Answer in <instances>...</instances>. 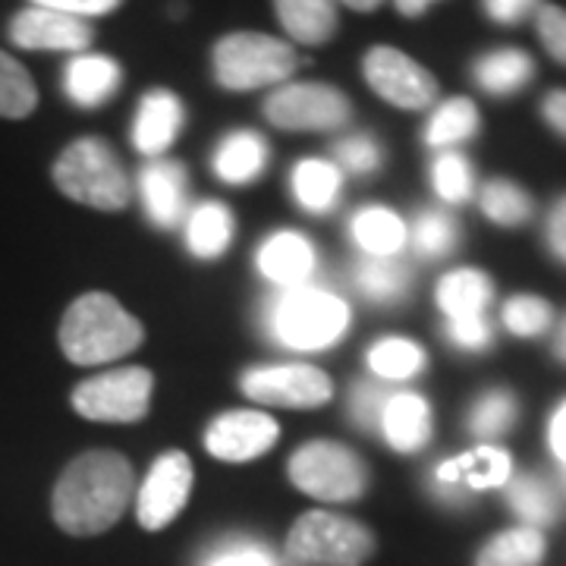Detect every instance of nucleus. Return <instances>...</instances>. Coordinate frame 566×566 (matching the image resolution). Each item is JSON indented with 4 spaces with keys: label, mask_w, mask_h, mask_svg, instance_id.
Listing matches in <instances>:
<instances>
[{
    "label": "nucleus",
    "mask_w": 566,
    "mask_h": 566,
    "mask_svg": "<svg viewBox=\"0 0 566 566\" xmlns=\"http://www.w3.org/2000/svg\"><path fill=\"white\" fill-rule=\"evenodd\" d=\"M136 501V472L117 450H85L54 485V523L76 538L102 535Z\"/></svg>",
    "instance_id": "1"
},
{
    "label": "nucleus",
    "mask_w": 566,
    "mask_h": 566,
    "mask_svg": "<svg viewBox=\"0 0 566 566\" xmlns=\"http://www.w3.org/2000/svg\"><path fill=\"white\" fill-rule=\"evenodd\" d=\"M349 305L322 286H293L271 293L262 305V331L283 349L322 353L346 337Z\"/></svg>",
    "instance_id": "2"
},
{
    "label": "nucleus",
    "mask_w": 566,
    "mask_h": 566,
    "mask_svg": "<svg viewBox=\"0 0 566 566\" xmlns=\"http://www.w3.org/2000/svg\"><path fill=\"white\" fill-rule=\"evenodd\" d=\"M145 340V327L111 293H85L63 312L57 344L73 365H104L129 356Z\"/></svg>",
    "instance_id": "3"
},
{
    "label": "nucleus",
    "mask_w": 566,
    "mask_h": 566,
    "mask_svg": "<svg viewBox=\"0 0 566 566\" xmlns=\"http://www.w3.org/2000/svg\"><path fill=\"white\" fill-rule=\"evenodd\" d=\"M54 186L66 199L95 208L123 211L133 202V182L117 151L98 136H85L66 145L54 161Z\"/></svg>",
    "instance_id": "4"
},
{
    "label": "nucleus",
    "mask_w": 566,
    "mask_h": 566,
    "mask_svg": "<svg viewBox=\"0 0 566 566\" xmlns=\"http://www.w3.org/2000/svg\"><path fill=\"white\" fill-rule=\"evenodd\" d=\"M300 57L286 41L264 32H230L211 48L214 80L227 92H255L283 85L296 73Z\"/></svg>",
    "instance_id": "5"
},
{
    "label": "nucleus",
    "mask_w": 566,
    "mask_h": 566,
    "mask_svg": "<svg viewBox=\"0 0 566 566\" xmlns=\"http://www.w3.org/2000/svg\"><path fill=\"white\" fill-rule=\"evenodd\" d=\"M375 554V532L349 516L312 510L286 535L290 566H363Z\"/></svg>",
    "instance_id": "6"
},
{
    "label": "nucleus",
    "mask_w": 566,
    "mask_h": 566,
    "mask_svg": "<svg viewBox=\"0 0 566 566\" xmlns=\"http://www.w3.org/2000/svg\"><path fill=\"white\" fill-rule=\"evenodd\" d=\"M290 482L324 504H349L368 491V465L337 441H308L286 463Z\"/></svg>",
    "instance_id": "7"
},
{
    "label": "nucleus",
    "mask_w": 566,
    "mask_h": 566,
    "mask_svg": "<svg viewBox=\"0 0 566 566\" xmlns=\"http://www.w3.org/2000/svg\"><path fill=\"white\" fill-rule=\"evenodd\" d=\"M155 375L142 365L114 368L76 385L70 403L88 422L133 424L148 416Z\"/></svg>",
    "instance_id": "8"
},
{
    "label": "nucleus",
    "mask_w": 566,
    "mask_h": 566,
    "mask_svg": "<svg viewBox=\"0 0 566 566\" xmlns=\"http://www.w3.org/2000/svg\"><path fill=\"white\" fill-rule=\"evenodd\" d=\"M262 114L286 133H331L353 120V102L324 82H283L268 95Z\"/></svg>",
    "instance_id": "9"
},
{
    "label": "nucleus",
    "mask_w": 566,
    "mask_h": 566,
    "mask_svg": "<svg viewBox=\"0 0 566 566\" xmlns=\"http://www.w3.org/2000/svg\"><path fill=\"white\" fill-rule=\"evenodd\" d=\"M240 390L262 406L318 409L334 397V381L327 371L305 363L259 365V368H245Z\"/></svg>",
    "instance_id": "10"
},
{
    "label": "nucleus",
    "mask_w": 566,
    "mask_h": 566,
    "mask_svg": "<svg viewBox=\"0 0 566 566\" xmlns=\"http://www.w3.org/2000/svg\"><path fill=\"white\" fill-rule=\"evenodd\" d=\"M363 76L375 95L403 111H424L438 102V80L400 48L378 44L363 57Z\"/></svg>",
    "instance_id": "11"
},
{
    "label": "nucleus",
    "mask_w": 566,
    "mask_h": 566,
    "mask_svg": "<svg viewBox=\"0 0 566 566\" xmlns=\"http://www.w3.org/2000/svg\"><path fill=\"white\" fill-rule=\"evenodd\" d=\"M513 479V460L504 447L482 444L431 472V494L447 506H465L485 488H504Z\"/></svg>",
    "instance_id": "12"
},
{
    "label": "nucleus",
    "mask_w": 566,
    "mask_h": 566,
    "mask_svg": "<svg viewBox=\"0 0 566 566\" xmlns=\"http://www.w3.org/2000/svg\"><path fill=\"white\" fill-rule=\"evenodd\" d=\"M192 479H196V469H192V460L182 450L161 453L148 469L142 488H136L133 504H136L139 526L148 528V532L170 526L180 516L189 494H192Z\"/></svg>",
    "instance_id": "13"
},
{
    "label": "nucleus",
    "mask_w": 566,
    "mask_h": 566,
    "mask_svg": "<svg viewBox=\"0 0 566 566\" xmlns=\"http://www.w3.org/2000/svg\"><path fill=\"white\" fill-rule=\"evenodd\" d=\"M281 438V424L259 409L221 412L205 431V450L223 463H252Z\"/></svg>",
    "instance_id": "14"
},
{
    "label": "nucleus",
    "mask_w": 566,
    "mask_h": 566,
    "mask_svg": "<svg viewBox=\"0 0 566 566\" xmlns=\"http://www.w3.org/2000/svg\"><path fill=\"white\" fill-rule=\"evenodd\" d=\"M10 41L22 51H63V54H85L95 39L88 20L70 17L51 7H25L10 22Z\"/></svg>",
    "instance_id": "15"
},
{
    "label": "nucleus",
    "mask_w": 566,
    "mask_h": 566,
    "mask_svg": "<svg viewBox=\"0 0 566 566\" xmlns=\"http://www.w3.org/2000/svg\"><path fill=\"white\" fill-rule=\"evenodd\" d=\"M139 199L145 218L158 230H174L189 218V174L174 158H155L139 170Z\"/></svg>",
    "instance_id": "16"
},
{
    "label": "nucleus",
    "mask_w": 566,
    "mask_h": 566,
    "mask_svg": "<svg viewBox=\"0 0 566 566\" xmlns=\"http://www.w3.org/2000/svg\"><path fill=\"white\" fill-rule=\"evenodd\" d=\"M255 264H259L264 281L274 283L277 290H293V286H305L315 277L318 249L296 230H277L262 243Z\"/></svg>",
    "instance_id": "17"
},
{
    "label": "nucleus",
    "mask_w": 566,
    "mask_h": 566,
    "mask_svg": "<svg viewBox=\"0 0 566 566\" xmlns=\"http://www.w3.org/2000/svg\"><path fill=\"white\" fill-rule=\"evenodd\" d=\"M182 123H186V111L174 92H167V88L145 92L136 107V117H133V133H129L133 148L148 161L161 158L180 136Z\"/></svg>",
    "instance_id": "18"
},
{
    "label": "nucleus",
    "mask_w": 566,
    "mask_h": 566,
    "mask_svg": "<svg viewBox=\"0 0 566 566\" xmlns=\"http://www.w3.org/2000/svg\"><path fill=\"white\" fill-rule=\"evenodd\" d=\"M120 63L107 54H73L63 66V95L76 107H102L120 92Z\"/></svg>",
    "instance_id": "19"
},
{
    "label": "nucleus",
    "mask_w": 566,
    "mask_h": 566,
    "mask_svg": "<svg viewBox=\"0 0 566 566\" xmlns=\"http://www.w3.org/2000/svg\"><path fill=\"white\" fill-rule=\"evenodd\" d=\"M431 406L422 394L416 390H394L381 412L378 431L385 434L387 447H394L397 453H419L431 441Z\"/></svg>",
    "instance_id": "20"
},
{
    "label": "nucleus",
    "mask_w": 566,
    "mask_h": 566,
    "mask_svg": "<svg viewBox=\"0 0 566 566\" xmlns=\"http://www.w3.org/2000/svg\"><path fill=\"white\" fill-rule=\"evenodd\" d=\"M434 300L444 322L488 318V305L494 303V281L479 268H457L441 277Z\"/></svg>",
    "instance_id": "21"
},
{
    "label": "nucleus",
    "mask_w": 566,
    "mask_h": 566,
    "mask_svg": "<svg viewBox=\"0 0 566 566\" xmlns=\"http://www.w3.org/2000/svg\"><path fill=\"white\" fill-rule=\"evenodd\" d=\"M472 80L491 98H513L535 80V61L523 48H494L472 61Z\"/></svg>",
    "instance_id": "22"
},
{
    "label": "nucleus",
    "mask_w": 566,
    "mask_h": 566,
    "mask_svg": "<svg viewBox=\"0 0 566 566\" xmlns=\"http://www.w3.org/2000/svg\"><path fill=\"white\" fill-rule=\"evenodd\" d=\"M268 155H271V148H268V139H264L262 133H255V129H233V133H227L218 142L211 167H214V174L223 182L249 186V182H255L264 174Z\"/></svg>",
    "instance_id": "23"
},
{
    "label": "nucleus",
    "mask_w": 566,
    "mask_h": 566,
    "mask_svg": "<svg viewBox=\"0 0 566 566\" xmlns=\"http://www.w3.org/2000/svg\"><path fill=\"white\" fill-rule=\"evenodd\" d=\"M353 286L368 303L397 305L403 303L412 290V268L400 255H390V259L359 255V262L353 264Z\"/></svg>",
    "instance_id": "24"
},
{
    "label": "nucleus",
    "mask_w": 566,
    "mask_h": 566,
    "mask_svg": "<svg viewBox=\"0 0 566 566\" xmlns=\"http://www.w3.org/2000/svg\"><path fill=\"white\" fill-rule=\"evenodd\" d=\"M283 32L300 44L318 48L337 35V0H274Z\"/></svg>",
    "instance_id": "25"
},
{
    "label": "nucleus",
    "mask_w": 566,
    "mask_h": 566,
    "mask_svg": "<svg viewBox=\"0 0 566 566\" xmlns=\"http://www.w3.org/2000/svg\"><path fill=\"white\" fill-rule=\"evenodd\" d=\"M182 230H186V249L196 259L211 262V259H221L230 249L237 221H233V211L223 202H202L189 211Z\"/></svg>",
    "instance_id": "26"
},
{
    "label": "nucleus",
    "mask_w": 566,
    "mask_h": 566,
    "mask_svg": "<svg viewBox=\"0 0 566 566\" xmlns=\"http://www.w3.org/2000/svg\"><path fill=\"white\" fill-rule=\"evenodd\" d=\"M349 237L359 245L363 255H375V259L400 255L403 245L409 243V230L400 221V214H394L390 208H381V205L356 211L349 221Z\"/></svg>",
    "instance_id": "27"
},
{
    "label": "nucleus",
    "mask_w": 566,
    "mask_h": 566,
    "mask_svg": "<svg viewBox=\"0 0 566 566\" xmlns=\"http://www.w3.org/2000/svg\"><path fill=\"white\" fill-rule=\"evenodd\" d=\"M290 189H293V199L300 202L303 211L308 214H327L340 192H344V174L334 161H324V158H305L293 167L290 174Z\"/></svg>",
    "instance_id": "28"
},
{
    "label": "nucleus",
    "mask_w": 566,
    "mask_h": 566,
    "mask_svg": "<svg viewBox=\"0 0 566 566\" xmlns=\"http://www.w3.org/2000/svg\"><path fill=\"white\" fill-rule=\"evenodd\" d=\"M479 126H482V114L475 104L463 95L447 98V102L434 104L431 117L424 123V145L434 151L460 148V145L479 136Z\"/></svg>",
    "instance_id": "29"
},
{
    "label": "nucleus",
    "mask_w": 566,
    "mask_h": 566,
    "mask_svg": "<svg viewBox=\"0 0 566 566\" xmlns=\"http://www.w3.org/2000/svg\"><path fill=\"white\" fill-rule=\"evenodd\" d=\"M504 494L510 510L523 520V526L545 528L551 523H557V516H560V494H557V488L551 485L547 479H542V475H535V472L513 475L504 485Z\"/></svg>",
    "instance_id": "30"
},
{
    "label": "nucleus",
    "mask_w": 566,
    "mask_h": 566,
    "mask_svg": "<svg viewBox=\"0 0 566 566\" xmlns=\"http://www.w3.org/2000/svg\"><path fill=\"white\" fill-rule=\"evenodd\" d=\"M547 542L542 528L516 526L494 535L475 557V566H542Z\"/></svg>",
    "instance_id": "31"
},
{
    "label": "nucleus",
    "mask_w": 566,
    "mask_h": 566,
    "mask_svg": "<svg viewBox=\"0 0 566 566\" xmlns=\"http://www.w3.org/2000/svg\"><path fill=\"white\" fill-rule=\"evenodd\" d=\"M412 252L424 262H438L457 252L460 245V223L447 208H422L409 230Z\"/></svg>",
    "instance_id": "32"
},
{
    "label": "nucleus",
    "mask_w": 566,
    "mask_h": 566,
    "mask_svg": "<svg viewBox=\"0 0 566 566\" xmlns=\"http://www.w3.org/2000/svg\"><path fill=\"white\" fill-rule=\"evenodd\" d=\"M479 205H482V214L488 221L497 223V227H523L532 221L535 214V202L520 182L506 180V177H494L482 186L479 192Z\"/></svg>",
    "instance_id": "33"
},
{
    "label": "nucleus",
    "mask_w": 566,
    "mask_h": 566,
    "mask_svg": "<svg viewBox=\"0 0 566 566\" xmlns=\"http://www.w3.org/2000/svg\"><path fill=\"white\" fill-rule=\"evenodd\" d=\"M520 419V400L510 387H488L469 409V431L482 441L501 438Z\"/></svg>",
    "instance_id": "34"
},
{
    "label": "nucleus",
    "mask_w": 566,
    "mask_h": 566,
    "mask_svg": "<svg viewBox=\"0 0 566 566\" xmlns=\"http://www.w3.org/2000/svg\"><path fill=\"white\" fill-rule=\"evenodd\" d=\"M368 368L385 381H409L424 368V349L409 337H385L368 349Z\"/></svg>",
    "instance_id": "35"
},
{
    "label": "nucleus",
    "mask_w": 566,
    "mask_h": 566,
    "mask_svg": "<svg viewBox=\"0 0 566 566\" xmlns=\"http://www.w3.org/2000/svg\"><path fill=\"white\" fill-rule=\"evenodd\" d=\"M431 189L447 205H463L475 192V167L460 148L438 151L431 158Z\"/></svg>",
    "instance_id": "36"
},
{
    "label": "nucleus",
    "mask_w": 566,
    "mask_h": 566,
    "mask_svg": "<svg viewBox=\"0 0 566 566\" xmlns=\"http://www.w3.org/2000/svg\"><path fill=\"white\" fill-rule=\"evenodd\" d=\"M39 107V88L29 70L7 51H0V117L22 120Z\"/></svg>",
    "instance_id": "37"
},
{
    "label": "nucleus",
    "mask_w": 566,
    "mask_h": 566,
    "mask_svg": "<svg viewBox=\"0 0 566 566\" xmlns=\"http://www.w3.org/2000/svg\"><path fill=\"white\" fill-rule=\"evenodd\" d=\"M334 164L340 167V174L375 177L385 164V148L371 133H349L334 142Z\"/></svg>",
    "instance_id": "38"
},
{
    "label": "nucleus",
    "mask_w": 566,
    "mask_h": 566,
    "mask_svg": "<svg viewBox=\"0 0 566 566\" xmlns=\"http://www.w3.org/2000/svg\"><path fill=\"white\" fill-rule=\"evenodd\" d=\"M501 318H504V327L513 337H542L554 322V308L542 296L523 293V296L506 300Z\"/></svg>",
    "instance_id": "39"
},
{
    "label": "nucleus",
    "mask_w": 566,
    "mask_h": 566,
    "mask_svg": "<svg viewBox=\"0 0 566 566\" xmlns=\"http://www.w3.org/2000/svg\"><path fill=\"white\" fill-rule=\"evenodd\" d=\"M202 566H281L271 547L255 538H223L205 554Z\"/></svg>",
    "instance_id": "40"
},
{
    "label": "nucleus",
    "mask_w": 566,
    "mask_h": 566,
    "mask_svg": "<svg viewBox=\"0 0 566 566\" xmlns=\"http://www.w3.org/2000/svg\"><path fill=\"white\" fill-rule=\"evenodd\" d=\"M390 387L381 381H359L349 394V416L363 431H378L381 424V412H385L387 400H390Z\"/></svg>",
    "instance_id": "41"
},
{
    "label": "nucleus",
    "mask_w": 566,
    "mask_h": 566,
    "mask_svg": "<svg viewBox=\"0 0 566 566\" xmlns=\"http://www.w3.org/2000/svg\"><path fill=\"white\" fill-rule=\"evenodd\" d=\"M535 32L538 41L545 44L547 57L554 63L566 66V10L557 3H542V10L535 13Z\"/></svg>",
    "instance_id": "42"
},
{
    "label": "nucleus",
    "mask_w": 566,
    "mask_h": 566,
    "mask_svg": "<svg viewBox=\"0 0 566 566\" xmlns=\"http://www.w3.org/2000/svg\"><path fill=\"white\" fill-rule=\"evenodd\" d=\"M444 337L463 353H485L494 344V327L488 318H463V322H444Z\"/></svg>",
    "instance_id": "43"
},
{
    "label": "nucleus",
    "mask_w": 566,
    "mask_h": 566,
    "mask_svg": "<svg viewBox=\"0 0 566 566\" xmlns=\"http://www.w3.org/2000/svg\"><path fill=\"white\" fill-rule=\"evenodd\" d=\"M545 0H482V10L497 25H520L542 10Z\"/></svg>",
    "instance_id": "44"
},
{
    "label": "nucleus",
    "mask_w": 566,
    "mask_h": 566,
    "mask_svg": "<svg viewBox=\"0 0 566 566\" xmlns=\"http://www.w3.org/2000/svg\"><path fill=\"white\" fill-rule=\"evenodd\" d=\"M35 7H51L80 20H92V17H107L120 7L123 0H32Z\"/></svg>",
    "instance_id": "45"
},
{
    "label": "nucleus",
    "mask_w": 566,
    "mask_h": 566,
    "mask_svg": "<svg viewBox=\"0 0 566 566\" xmlns=\"http://www.w3.org/2000/svg\"><path fill=\"white\" fill-rule=\"evenodd\" d=\"M545 245L557 262L566 264V196H560L547 211Z\"/></svg>",
    "instance_id": "46"
},
{
    "label": "nucleus",
    "mask_w": 566,
    "mask_h": 566,
    "mask_svg": "<svg viewBox=\"0 0 566 566\" xmlns=\"http://www.w3.org/2000/svg\"><path fill=\"white\" fill-rule=\"evenodd\" d=\"M542 120L554 136L566 142V88H551L542 98Z\"/></svg>",
    "instance_id": "47"
},
{
    "label": "nucleus",
    "mask_w": 566,
    "mask_h": 566,
    "mask_svg": "<svg viewBox=\"0 0 566 566\" xmlns=\"http://www.w3.org/2000/svg\"><path fill=\"white\" fill-rule=\"evenodd\" d=\"M547 444H551V453L557 457V463L566 465V400L551 416L547 422Z\"/></svg>",
    "instance_id": "48"
},
{
    "label": "nucleus",
    "mask_w": 566,
    "mask_h": 566,
    "mask_svg": "<svg viewBox=\"0 0 566 566\" xmlns=\"http://www.w3.org/2000/svg\"><path fill=\"white\" fill-rule=\"evenodd\" d=\"M434 3H438V0H394L397 13H400V17H406V20H416V17H422V13H428Z\"/></svg>",
    "instance_id": "49"
},
{
    "label": "nucleus",
    "mask_w": 566,
    "mask_h": 566,
    "mask_svg": "<svg viewBox=\"0 0 566 566\" xmlns=\"http://www.w3.org/2000/svg\"><path fill=\"white\" fill-rule=\"evenodd\" d=\"M551 349H554V359L560 365H566V315L564 322L557 324V331H554V344H551Z\"/></svg>",
    "instance_id": "50"
},
{
    "label": "nucleus",
    "mask_w": 566,
    "mask_h": 566,
    "mask_svg": "<svg viewBox=\"0 0 566 566\" xmlns=\"http://www.w3.org/2000/svg\"><path fill=\"white\" fill-rule=\"evenodd\" d=\"M349 10H356V13H375L385 0H344Z\"/></svg>",
    "instance_id": "51"
},
{
    "label": "nucleus",
    "mask_w": 566,
    "mask_h": 566,
    "mask_svg": "<svg viewBox=\"0 0 566 566\" xmlns=\"http://www.w3.org/2000/svg\"><path fill=\"white\" fill-rule=\"evenodd\" d=\"M560 482H564V488H566V465H560Z\"/></svg>",
    "instance_id": "52"
}]
</instances>
